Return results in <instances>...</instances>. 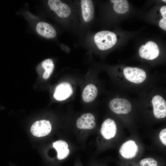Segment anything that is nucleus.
I'll return each mask as SVG.
<instances>
[{"label":"nucleus","instance_id":"10","mask_svg":"<svg viewBox=\"0 0 166 166\" xmlns=\"http://www.w3.org/2000/svg\"><path fill=\"white\" fill-rule=\"evenodd\" d=\"M117 129L115 121L111 119L108 118L105 120L102 124L101 132L105 139L109 140L115 136Z\"/></svg>","mask_w":166,"mask_h":166},{"label":"nucleus","instance_id":"21","mask_svg":"<svg viewBox=\"0 0 166 166\" xmlns=\"http://www.w3.org/2000/svg\"><path fill=\"white\" fill-rule=\"evenodd\" d=\"M160 12L163 18H166V6H164L161 7L160 9Z\"/></svg>","mask_w":166,"mask_h":166},{"label":"nucleus","instance_id":"22","mask_svg":"<svg viewBox=\"0 0 166 166\" xmlns=\"http://www.w3.org/2000/svg\"><path fill=\"white\" fill-rule=\"evenodd\" d=\"M50 75L49 73L44 72L43 75V78L45 79H48L50 76Z\"/></svg>","mask_w":166,"mask_h":166},{"label":"nucleus","instance_id":"17","mask_svg":"<svg viewBox=\"0 0 166 166\" xmlns=\"http://www.w3.org/2000/svg\"><path fill=\"white\" fill-rule=\"evenodd\" d=\"M42 65L45 70V71L51 75L53 70L54 64L53 61L49 59L44 61L42 63Z\"/></svg>","mask_w":166,"mask_h":166},{"label":"nucleus","instance_id":"1","mask_svg":"<svg viewBox=\"0 0 166 166\" xmlns=\"http://www.w3.org/2000/svg\"><path fill=\"white\" fill-rule=\"evenodd\" d=\"M117 39L116 34L109 31H102L96 34L94 42L99 49L105 50L112 47L116 43Z\"/></svg>","mask_w":166,"mask_h":166},{"label":"nucleus","instance_id":"5","mask_svg":"<svg viewBox=\"0 0 166 166\" xmlns=\"http://www.w3.org/2000/svg\"><path fill=\"white\" fill-rule=\"evenodd\" d=\"M51 129L52 126L49 121L41 120L34 122L31 127L30 131L34 136L41 137L48 135Z\"/></svg>","mask_w":166,"mask_h":166},{"label":"nucleus","instance_id":"8","mask_svg":"<svg viewBox=\"0 0 166 166\" xmlns=\"http://www.w3.org/2000/svg\"><path fill=\"white\" fill-rule=\"evenodd\" d=\"M73 92V89L71 85L67 82H63L57 86L53 97L56 100L62 101L70 97Z\"/></svg>","mask_w":166,"mask_h":166},{"label":"nucleus","instance_id":"14","mask_svg":"<svg viewBox=\"0 0 166 166\" xmlns=\"http://www.w3.org/2000/svg\"><path fill=\"white\" fill-rule=\"evenodd\" d=\"M53 146L57 151V158L59 160L66 158L69 155V150L67 143L62 140H57L53 143Z\"/></svg>","mask_w":166,"mask_h":166},{"label":"nucleus","instance_id":"19","mask_svg":"<svg viewBox=\"0 0 166 166\" xmlns=\"http://www.w3.org/2000/svg\"><path fill=\"white\" fill-rule=\"evenodd\" d=\"M159 137L162 143L166 145V128L161 131L159 134Z\"/></svg>","mask_w":166,"mask_h":166},{"label":"nucleus","instance_id":"3","mask_svg":"<svg viewBox=\"0 0 166 166\" xmlns=\"http://www.w3.org/2000/svg\"><path fill=\"white\" fill-rule=\"evenodd\" d=\"M160 50L157 44L152 41L146 42L145 45H142L139 49L140 56L143 58L152 60L158 57Z\"/></svg>","mask_w":166,"mask_h":166},{"label":"nucleus","instance_id":"18","mask_svg":"<svg viewBox=\"0 0 166 166\" xmlns=\"http://www.w3.org/2000/svg\"><path fill=\"white\" fill-rule=\"evenodd\" d=\"M141 166H151L154 165H157V162L152 158H145L142 160L140 162Z\"/></svg>","mask_w":166,"mask_h":166},{"label":"nucleus","instance_id":"6","mask_svg":"<svg viewBox=\"0 0 166 166\" xmlns=\"http://www.w3.org/2000/svg\"><path fill=\"white\" fill-rule=\"evenodd\" d=\"M48 4L50 8L59 17L65 18L69 16L71 10L66 4L59 0H49Z\"/></svg>","mask_w":166,"mask_h":166},{"label":"nucleus","instance_id":"11","mask_svg":"<svg viewBox=\"0 0 166 166\" xmlns=\"http://www.w3.org/2000/svg\"><path fill=\"white\" fill-rule=\"evenodd\" d=\"M95 117L90 113L83 114L77 120L76 125L80 129H92L96 126Z\"/></svg>","mask_w":166,"mask_h":166},{"label":"nucleus","instance_id":"23","mask_svg":"<svg viewBox=\"0 0 166 166\" xmlns=\"http://www.w3.org/2000/svg\"><path fill=\"white\" fill-rule=\"evenodd\" d=\"M151 166H158V165H152Z\"/></svg>","mask_w":166,"mask_h":166},{"label":"nucleus","instance_id":"13","mask_svg":"<svg viewBox=\"0 0 166 166\" xmlns=\"http://www.w3.org/2000/svg\"><path fill=\"white\" fill-rule=\"evenodd\" d=\"M82 14L84 21L86 22L91 21L93 17L94 7L91 0H81V2Z\"/></svg>","mask_w":166,"mask_h":166},{"label":"nucleus","instance_id":"7","mask_svg":"<svg viewBox=\"0 0 166 166\" xmlns=\"http://www.w3.org/2000/svg\"><path fill=\"white\" fill-rule=\"evenodd\" d=\"M152 103L153 111L155 117L158 119L164 118L166 116V102L161 96L156 95L152 98Z\"/></svg>","mask_w":166,"mask_h":166},{"label":"nucleus","instance_id":"15","mask_svg":"<svg viewBox=\"0 0 166 166\" xmlns=\"http://www.w3.org/2000/svg\"><path fill=\"white\" fill-rule=\"evenodd\" d=\"M97 93L98 90L96 87L93 84H89L83 90L82 99L85 102H91L96 98Z\"/></svg>","mask_w":166,"mask_h":166},{"label":"nucleus","instance_id":"16","mask_svg":"<svg viewBox=\"0 0 166 166\" xmlns=\"http://www.w3.org/2000/svg\"><path fill=\"white\" fill-rule=\"evenodd\" d=\"M129 5L126 0H118L114 3L113 8L114 11L119 14H124L128 11Z\"/></svg>","mask_w":166,"mask_h":166},{"label":"nucleus","instance_id":"2","mask_svg":"<svg viewBox=\"0 0 166 166\" xmlns=\"http://www.w3.org/2000/svg\"><path fill=\"white\" fill-rule=\"evenodd\" d=\"M123 73L127 80L135 84L143 82L146 77L145 71L143 69L137 67H125L123 70Z\"/></svg>","mask_w":166,"mask_h":166},{"label":"nucleus","instance_id":"20","mask_svg":"<svg viewBox=\"0 0 166 166\" xmlns=\"http://www.w3.org/2000/svg\"><path fill=\"white\" fill-rule=\"evenodd\" d=\"M160 27L163 30H166V18H163L159 22Z\"/></svg>","mask_w":166,"mask_h":166},{"label":"nucleus","instance_id":"4","mask_svg":"<svg viewBox=\"0 0 166 166\" xmlns=\"http://www.w3.org/2000/svg\"><path fill=\"white\" fill-rule=\"evenodd\" d=\"M111 110L117 114H125L129 113L132 109V105L127 100L121 98H115L111 100L109 104Z\"/></svg>","mask_w":166,"mask_h":166},{"label":"nucleus","instance_id":"9","mask_svg":"<svg viewBox=\"0 0 166 166\" xmlns=\"http://www.w3.org/2000/svg\"><path fill=\"white\" fill-rule=\"evenodd\" d=\"M138 151V147L135 142L132 140L124 143L119 149V153L124 158L130 159L134 157Z\"/></svg>","mask_w":166,"mask_h":166},{"label":"nucleus","instance_id":"24","mask_svg":"<svg viewBox=\"0 0 166 166\" xmlns=\"http://www.w3.org/2000/svg\"><path fill=\"white\" fill-rule=\"evenodd\" d=\"M162 1L164 2H166V0H163Z\"/></svg>","mask_w":166,"mask_h":166},{"label":"nucleus","instance_id":"12","mask_svg":"<svg viewBox=\"0 0 166 166\" xmlns=\"http://www.w3.org/2000/svg\"><path fill=\"white\" fill-rule=\"evenodd\" d=\"M37 33L40 36L47 38H54L56 32L54 28L50 24L44 22H39L36 26Z\"/></svg>","mask_w":166,"mask_h":166}]
</instances>
